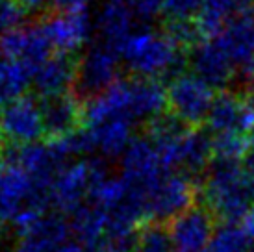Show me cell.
<instances>
[{"label":"cell","mask_w":254,"mask_h":252,"mask_svg":"<svg viewBox=\"0 0 254 252\" xmlns=\"http://www.w3.org/2000/svg\"><path fill=\"white\" fill-rule=\"evenodd\" d=\"M167 104V91L158 80H119L115 85L97 97L84 108L85 125H93L112 117L130 121H156L162 117Z\"/></svg>","instance_id":"cell-1"},{"label":"cell","mask_w":254,"mask_h":252,"mask_svg":"<svg viewBox=\"0 0 254 252\" xmlns=\"http://www.w3.org/2000/svg\"><path fill=\"white\" fill-rule=\"evenodd\" d=\"M200 195L213 219L236 224L245 221L254 208V180L240 163L215 161L202 184Z\"/></svg>","instance_id":"cell-2"},{"label":"cell","mask_w":254,"mask_h":252,"mask_svg":"<svg viewBox=\"0 0 254 252\" xmlns=\"http://www.w3.org/2000/svg\"><path fill=\"white\" fill-rule=\"evenodd\" d=\"M117 52L123 65L145 80L169 76L182 62V47L167 32L154 28H135Z\"/></svg>","instance_id":"cell-3"},{"label":"cell","mask_w":254,"mask_h":252,"mask_svg":"<svg viewBox=\"0 0 254 252\" xmlns=\"http://www.w3.org/2000/svg\"><path fill=\"white\" fill-rule=\"evenodd\" d=\"M150 141L160 150L165 167H180L188 173H198L213 154V139L204 132L186 128L175 117H158L150 125Z\"/></svg>","instance_id":"cell-4"},{"label":"cell","mask_w":254,"mask_h":252,"mask_svg":"<svg viewBox=\"0 0 254 252\" xmlns=\"http://www.w3.org/2000/svg\"><path fill=\"white\" fill-rule=\"evenodd\" d=\"M106 176V171L99 161L78 160L64 165L52 180L49 189V200L58 211L74 213L82 208L87 196H91L93 188Z\"/></svg>","instance_id":"cell-5"},{"label":"cell","mask_w":254,"mask_h":252,"mask_svg":"<svg viewBox=\"0 0 254 252\" xmlns=\"http://www.w3.org/2000/svg\"><path fill=\"white\" fill-rule=\"evenodd\" d=\"M215 98L213 85L204 82L195 72L177 74L167 87V104L173 117L182 125L191 126L208 121Z\"/></svg>","instance_id":"cell-6"},{"label":"cell","mask_w":254,"mask_h":252,"mask_svg":"<svg viewBox=\"0 0 254 252\" xmlns=\"http://www.w3.org/2000/svg\"><path fill=\"white\" fill-rule=\"evenodd\" d=\"M197 196L195 184L190 176L167 173L145 196L148 223H169L171 219L190 210Z\"/></svg>","instance_id":"cell-7"},{"label":"cell","mask_w":254,"mask_h":252,"mask_svg":"<svg viewBox=\"0 0 254 252\" xmlns=\"http://www.w3.org/2000/svg\"><path fill=\"white\" fill-rule=\"evenodd\" d=\"M121 65L119 52L113 47L106 43L89 47L76 63L78 89L91 98L104 93L119 82Z\"/></svg>","instance_id":"cell-8"},{"label":"cell","mask_w":254,"mask_h":252,"mask_svg":"<svg viewBox=\"0 0 254 252\" xmlns=\"http://www.w3.org/2000/svg\"><path fill=\"white\" fill-rule=\"evenodd\" d=\"M0 130L7 141L19 147L37 143L47 133L43 104L26 95L9 102L0 113Z\"/></svg>","instance_id":"cell-9"},{"label":"cell","mask_w":254,"mask_h":252,"mask_svg":"<svg viewBox=\"0 0 254 252\" xmlns=\"http://www.w3.org/2000/svg\"><path fill=\"white\" fill-rule=\"evenodd\" d=\"M167 173L169 169L150 137H135L123 154V178L143 191L145 196Z\"/></svg>","instance_id":"cell-10"},{"label":"cell","mask_w":254,"mask_h":252,"mask_svg":"<svg viewBox=\"0 0 254 252\" xmlns=\"http://www.w3.org/2000/svg\"><path fill=\"white\" fill-rule=\"evenodd\" d=\"M213 215L204 206H191L190 210L171 219L167 232L175 252H206L213 238Z\"/></svg>","instance_id":"cell-11"},{"label":"cell","mask_w":254,"mask_h":252,"mask_svg":"<svg viewBox=\"0 0 254 252\" xmlns=\"http://www.w3.org/2000/svg\"><path fill=\"white\" fill-rule=\"evenodd\" d=\"M208 126L215 135H251L254 132V98L236 93L219 95L208 115Z\"/></svg>","instance_id":"cell-12"},{"label":"cell","mask_w":254,"mask_h":252,"mask_svg":"<svg viewBox=\"0 0 254 252\" xmlns=\"http://www.w3.org/2000/svg\"><path fill=\"white\" fill-rule=\"evenodd\" d=\"M0 52L4 54L6 60L21 63L30 72H34L50 58L52 47L43 32L41 24L39 26H19L4 34Z\"/></svg>","instance_id":"cell-13"},{"label":"cell","mask_w":254,"mask_h":252,"mask_svg":"<svg viewBox=\"0 0 254 252\" xmlns=\"http://www.w3.org/2000/svg\"><path fill=\"white\" fill-rule=\"evenodd\" d=\"M43 32L49 39L52 50L60 52L62 56L72 54L89 41L95 22L91 15H67L54 13L41 24Z\"/></svg>","instance_id":"cell-14"},{"label":"cell","mask_w":254,"mask_h":252,"mask_svg":"<svg viewBox=\"0 0 254 252\" xmlns=\"http://www.w3.org/2000/svg\"><path fill=\"white\" fill-rule=\"evenodd\" d=\"M225 56L236 70H249L254 67V11L238 15L221 34L213 35Z\"/></svg>","instance_id":"cell-15"},{"label":"cell","mask_w":254,"mask_h":252,"mask_svg":"<svg viewBox=\"0 0 254 252\" xmlns=\"http://www.w3.org/2000/svg\"><path fill=\"white\" fill-rule=\"evenodd\" d=\"M15 252H80L72 228L58 215L47 213L30 232L22 234Z\"/></svg>","instance_id":"cell-16"},{"label":"cell","mask_w":254,"mask_h":252,"mask_svg":"<svg viewBox=\"0 0 254 252\" xmlns=\"http://www.w3.org/2000/svg\"><path fill=\"white\" fill-rule=\"evenodd\" d=\"M89 152L97 150L106 158H117L127 152L134 137V121L125 117H112L87 125L84 130Z\"/></svg>","instance_id":"cell-17"},{"label":"cell","mask_w":254,"mask_h":252,"mask_svg":"<svg viewBox=\"0 0 254 252\" xmlns=\"http://www.w3.org/2000/svg\"><path fill=\"white\" fill-rule=\"evenodd\" d=\"M11 161L24 169L41 188L50 189V184L65 165V158L52 143H34L19 147L11 154Z\"/></svg>","instance_id":"cell-18"},{"label":"cell","mask_w":254,"mask_h":252,"mask_svg":"<svg viewBox=\"0 0 254 252\" xmlns=\"http://www.w3.org/2000/svg\"><path fill=\"white\" fill-rule=\"evenodd\" d=\"M32 84L45 100L69 95L72 85H76V63L62 54L50 56L32 72Z\"/></svg>","instance_id":"cell-19"},{"label":"cell","mask_w":254,"mask_h":252,"mask_svg":"<svg viewBox=\"0 0 254 252\" xmlns=\"http://www.w3.org/2000/svg\"><path fill=\"white\" fill-rule=\"evenodd\" d=\"M191 67H193V72L197 76H200L213 87L226 85L236 74L234 65L225 56V52L221 50V47L213 37L202 39L193 47Z\"/></svg>","instance_id":"cell-20"},{"label":"cell","mask_w":254,"mask_h":252,"mask_svg":"<svg viewBox=\"0 0 254 252\" xmlns=\"http://www.w3.org/2000/svg\"><path fill=\"white\" fill-rule=\"evenodd\" d=\"M43 115L47 133H50V139H54L78 132V126L84 119V108L78 102V98L69 93L64 97L45 100Z\"/></svg>","instance_id":"cell-21"},{"label":"cell","mask_w":254,"mask_h":252,"mask_svg":"<svg viewBox=\"0 0 254 252\" xmlns=\"http://www.w3.org/2000/svg\"><path fill=\"white\" fill-rule=\"evenodd\" d=\"M134 22L135 13L130 9L128 4L121 0H108L100 7L99 15L95 19V28L99 30L106 45L117 50L121 43L135 30Z\"/></svg>","instance_id":"cell-22"},{"label":"cell","mask_w":254,"mask_h":252,"mask_svg":"<svg viewBox=\"0 0 254 252\" xmlns=\"http://www.w3.org/2000/svg\"><path fill=\"white\" fill-rule=\"evenodd\" d=\"M251 6L253 0H204V6L195 19L198 35L208 39L221 34L238 15L249 11Z\"/></svg>","instance_id":"cell-23"},{"label":"cell","mask_w":254,"mask_h":252,"mask_svg":"<svg viewBox=\"0 0 254 252\" xmlns=\"http://www.w3.org/2000/svg\"><path fill=\"white\" fill-rule=\"evenodd\" d=\"M72 234L87 249H99L106 238L108 213L99 206H82L72 213Z\"/></svg>","instance_id":"cell-24"},{"label":"cell","mask_w":254,"mask_h":252,"mask_svg":"<svg viewBox=\"0 0 254 252\" xmlns=\"http://www.w3.org/2000/svg\"><path fill=\"white\" fill-rule=\"evenodd\" d=\"M30 84L32 72L24 65L6 58L0 60V108L24 97Z\"/></svg>","instance_id":"cell-25"},{"label":"cell","mask_w":254,"mask_h":252,"mask_svg":"<svg viewBox=\"0 0 254 252\" xmlns=\"http://www.w3.org/2000/svg\"><path fill=\"white\" fill-rule=\"evenodd\" d=\"M251 239L253 238L245 232V228L225 224L223 228L215 230L206 252H249Z\"/></svg>","instance_id":"cell-26"},{"label":"cell","mask_w":254,"mask_h":252,"mask_svg":"<svg viewBox=\"0 0 254 252\" xmlns=\"http://www.w3.org/2000/svg\"><path fill=\"white\" fill-rule=\"evenodd\" d=\"M135 252H175L167 228L160 223H147L141 226Z\"/></svg>","instance_id":"cell-27"},{"label":"cell","mask_w":254,"mask_h":252,"mask_svg":"<svg viewBox=\"0 0 254 252\" xmlns=\"http://www.w3.org/2000/svg\"><path fill=\"white\" fill-rule=\"evenodd\" d=\"M245 148H247V137L245 135L225 133V135H215L213 137V156H215V161L240 163V160H243Z\"/></svg>","instance_id":"cell-28"},{"label":"cell","mask_w":254,"mask_h":252,"mask_svg":"<svg viewBox=\"0 0 254 252\" xmlns=\"http://www.w3.org/2000/svg\"><path fill=\"white\" fill-rule=\"evenodd\" d=\"M202 6L204 0H167L163 13L169 22H191L198 17Z\"/></svg>","instance_id":"cell-29"},{"label":"cell","mask_w":254,"mask_h":252,"mask_svg":"<svg viewBox=\"0 0 254 252\" xmlns=\"http://www.w3.org/2000/svg\"><path fill=\"white\" fill-rule=\"evenodd\" d=\"M24 9L17 0H0V30L9 32L21 26Z\"/></svg>","instance_id":"cell-30"},{"label":"cell","mask_w":254,"mask_h":252,"mask_svg":"<svg viewBox=\"0 0 254 252\" xmlns=\"http://www.w3.org/2000/svg\"><path fill=\"white\" fill-rule=\"evenodd\" d=\"M130 6V9L135 13V17L141 19H152L156 15L163 13L165 9V2L167 0H121Z\"/></svg>","instance_id":"cell-31"},{"label":"cell","mask_w":254,"mask_h":252,"mask_svg":"<svg viewBox=\"0 0 254 252\" xmlns=\"http://www.w3.org/2000/svg\"><path fill=\"white\" fill-rule=\"evenodd\" d=\"M50 4L56 9V13L84 15L89 13L91 0H50Z\"/></svg>","instance_id":"cell-32"},{"label":"cell","mask_w":254,"mask_h":252,"mask_svg":"<svg viewBox=\"0 0 254 252\" xmlns=\"http://www.w3.org/2000/svg\"><path fill=\"white\" fill-rule=\"evenodd\" d=\"M241 167L254 180V132L247 137V148H245V154H243Z\"/></svg>","instance_id":"cell-33"},{"label":"cell","mask_w":254,"mask_h":252,"mask_svg":"<svg viewBox=\"0 0 254 252\" xmlns=\"http://www.w3.org/2000/svg\"><path fill=\"white\" fill-rule=\"evenodd\" d=\"M24 11H41L43 7L50 4V0H17Z\"/></svg>","instance_id":"cell-34"},{"label":"cell","mask_w":254,"mask_h":252,"mask_svg":"<svg viewBox=\"0 0 254 252\" xmlns=\"http://www.w3.org/2000/svg\"><path fill=\"white\" fill-rule=\"evenodd\" d=\"M243 228H245V232H247L251 238H254V208L247 215V219L243 221Z\"/></svg>","instance_id":"cell-35"},{"label":"cell","mask_w":254,"mask_h":252,"mask_svg":"<svg viewBox=\"0 0 254 252\" xmlns=\"http://www.w3.org/2000/svg\"><path fill=\"white\" fill-rule=\"evenodd\" d=\"M7 163H9V161H7L6 158H2V156H0V180H2V176H4V173H6Z\"/></svg>","instance_id":"cell-36"},{"label":"cell","mask_w":254,"mask_h":252,"mask_svg":"<svg viewBox=\"0 0 254 252\" xmlns=\"http://www.w3.org/2000/svg\"><path fill=\"white\" fill-rule=\"evenodd\" d=\"M247 76H249V85H251V89L254 93V67L247 72Z\"/></svg>","instance_id":"cell-37"},{"label":"cell","mask_w":254,"mask_h":252,"mask_svg":"<svg viewBox=\"0 0 254 252\" xmlns=\"http://www.w3.org/2000/svg\"><path fill=\"white\" fill-rule=\"evenodd\" d=\"M2 238H4V221L0 219V241H2Z\"/></svg>","instance_id":"cell-38"},{"label":"cell","mask_w":254,"mask_h":252,"mask_svg":"<svg viewBox=\"0 0 254 252\" xmlns=\"http://www.w3.org/2000/svg\"><path fill=\"white\" fill-rule=\"evenodd\" d=\"M80 252H100V251H97V249H87V247H84V249H80Z\"/></svg>","instance_id":"cell-39"},{"label":"cell","mask_w":254,"mask_h":252,"mask_svg":"<svg viewBox=\"0 0 254 252\" xmlns=\"http://www.w3.org/2000/svg\"><path fill=\"white\" fill-rule=\"evenodd\" d=\"M2 37H4V34H2V30H0V45H2Z\"/></svg>","instance_id":"cell-40"},{"label":"cell","mask_w":254,"mask_h":252,"mask_svg":"<svg viewBox=\"0 0 254 252\" xmlns=\"http://www.w3.org/2000/svg\"><path fill=\"white\" fill-rule=\"evenodd\" d=\"M0 135H2V130H0Z\"/></svg>","instance_id":"cell-41"},{"label":"cell","mask_w":254,"mask_h":252,"mask_svg":"<svg viewBox=\"0 0 254 252\" xmlns=\"http://www.w3.org/2000/svg\"><path fill=\"white\" fill-rule=\"evenodd\" d=\"M253 252H254V251H253Z\"/></svg>","instance_id":"cell-42"}]
</instances>
